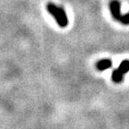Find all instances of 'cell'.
<instances>
[{
	"label": "cell",
	"instance_id": "6da1fadb",
	"mask_svg": "<svg viewBox=\"0 0 129 129\" xmlns=\"http://www.w3.org/2000/svg\"><path fill=\"white\" fill-rule=\"evenodd\" d=\"M47 10L51 15L56 19V22L59 26L64 28L68 24V18H67V13L60 6H56L53 3H48L47 5Z\"/></svg>",
	"mask_w": 129,
	"mask_h": 129
},
{
	"label": "cell",
	"instance_id": "7a4b0ae2",
	"mask_svg": "<svg viewBox=\"0 0 129 129\" xmlns=\"http://www.w3.org/2000/svg\"><path fill=\"white\" fill-rule=\"evenodd\" d=\"M120 8H121V5L119 3V1H117V0H112L109 3V9H110L112 17L115 20L118 21V22L120 21L121 17H122Z\"/></svg>",
	"mask_w": 129,
	"mask_h": 129
},
{
	"label": "cell",
	"instance_id": "8992f818",
	"mask_svg": "<svg viewBox=\"0 0 129 129\" xmlns=\"http://www.w3.org/2000/svg\"><path fill=\"white\" fill-rule=\"evenodd\" d=\"M119 22L122 24H124V25H129V13L122 14V17H121Z\"/></svg>",
	"mask_w": 129,
	"mask_h": 129
},
{
	"label": "cell",
	"instance_id": "5b68a950",
	"mask_svg": "<svg viewBox=\"0 0 129 129\" xmlns=\"http://www.w3.org/2000/svg\"><path fill=\"white\" fill-rule=\"evenodd\" d=\"M118 69L119 71L123 73L124 75H125L127 72H129V60H124L120 63L118 67Z\"/></svg>",
	"mask_w": 129,
	"mask_h": 129
},
{
	"label": "cell",
	"instance_id": "277c9868",
	"mask_svg": "<svg viewBox=\"0 0 129 129\" xmlns=\"http://www.w3.org/2000/svg\"><path fill=\"white\" fill-rule=\"evenodd\" d=\"M124 74L121 71H119L118 69H116L112 72V75H111V78H112L113 82L115 83H121L124 79Z\"/></svg>",
	"mask_w": 129,
	"mask_h": 129
},
{
	"label": "cell",
	"instance_id": "3957f363",
	"mask_svg": "<svg viewBox=\"0 0 129 129\" xmlns=\"http://www.w3.org/2000/svg\"><path fill=\"white\" fill-rule=\"evenodd\" d=\"M112 67V61L110 59H101L99 62L97 63L96 67L99 71H104L107 70V69H109Z\"/></svg>",
	"mask_w": 129,
	"mask_h": 129
}]
</instances>
